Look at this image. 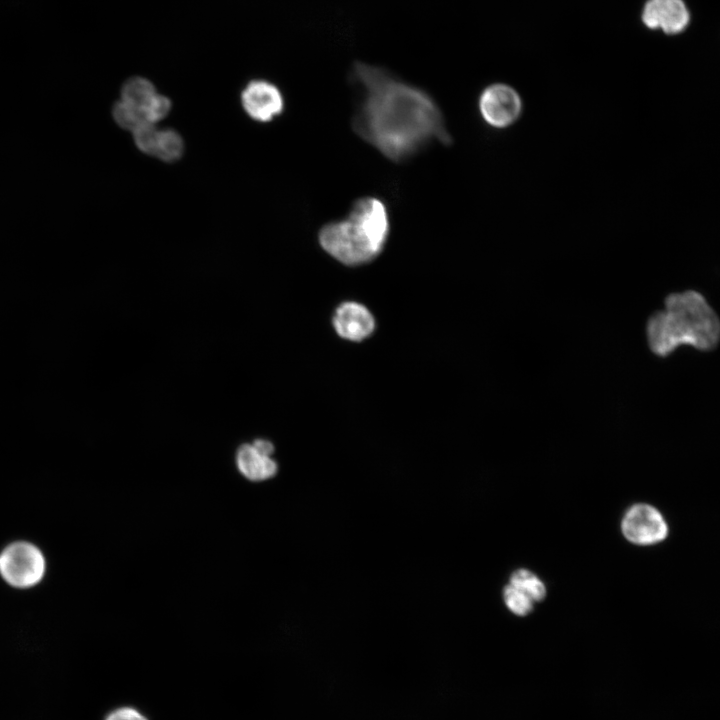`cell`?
Instances as JSON below:
<instances>
[{
  "label": "cell",
  "mask_w": 720,
  "mask_h": 720,
  "mask_svg": "<svg viewBox=\"0 0 720 720\" xmlns=\"http://www.w3.org/2000/svg\"><path fill=\"white\" fill-rule=\"evenodd\" d=\"M43 570L42 555L29 544H14L8 547L0 557L2 575L15 586L24 587L38 582Z\"/></svg>",
  "instance_id": "cell-4"
},
{
  "label": "cell",
  "mask_w": 720,
  "mask_h": 720,
  "mask_svg": "<svg viewBox=\"0 0 720 720\" xmlns=\"http://www.w3.org/2000/svg\"><path fill=\"white\" fill-rule=\"evenodd\" d=\"M106 720H148L143 714L131 707H122L112 711Z\"/></svg>",
  "instance_id": "cell-15"
},
{
  "label": "cell",
  "mask_w": 720,
  "mask_h": 720,
  "mask_svg": "<svg viewBox=\"0 0 720 720\" xmlns=\"http://www.w3.org/2000/svg\"><path fill=\"white\" fill-rule=\"evenodd\" d=\"M332 324L338 336L352 342L367 339L376 328L371 311L356 301H345L338 305L332 317Z\"/></svg>",
  "instance_id": "cell-9"
},
{
  "label": "cell",
  "mask_w": 720,
  "mask_h": 720,
  "mask_svg": "<svg viewBox=\"0 0 720 720\" xmlns=\"http://www.w3.org/2000/svg\"><path fill=\"white\" fill-rule=\"evenodd\" d=\"M621 528L630 542L641 545L660 542L668 533L667 524L660 512L647 504L632 506L624 515Z\"/></svg>",
  "instance_id": "cell-5"
},
{
  "label": "cell",
  "mask_w": 720,
  "mask_h": 720,
  "mask_svg": "<svg viewBox=\"0 0 720 720\" xmlns=\"http://www.w3.org/2000/svg\"><path fill=\"white\" fill-rule=\"evenodd\" d=\"M641 18L646 27L674 35L687 28L690 13L683 0H647Z\"/></svg>",
  "instance_id": "cell-10"
},
{
  "label": "cell",
  "mask_w": 720,
  "mask_h": 720,
  "mask_svg": "<svg viewBox=\"0 0 720 720\" xmlns=\"http://www.w3.org/2000/svg\"><path fill=\"white\" fill-rule=\"evenodd\" d=\"M121 101L150 124L164 118L171 107L170 100L158 94L153 84L142 77H133L125 82L121 90Z\"/></svg>",
  "instance_id": "cell-6"
},
{
  "label": "cell",
  "mask_w": 720,
  "mask_h": 720,
  "mask_svg": "<svg viewBox=\"0 0 720 720\" xmlns=\"http://www.w3.org/2000/svg\"><path fill=\"white\" fill-rule=\"evenodd\" d=\"M482 118L493 127H505L519 115L521 103L515 90L505 84L486 87L479 96Z\"/></svg>",
  "instance_id": "cell-7"
},
{
  "label": "cell",
  "mask_w": 720,
  "mask_h": 720,
  "mask_svg": "<svg viewBox=\"0 0 720 720\" xmlns=\"http://www.w3.org/2000/svg\"><path fill=\"white\" fill-rule=\"evenodd\" d=\"M390 233L389 213L377 197L355 201L345 218L319 232V243L331 257L347 266L368 264L379 256Z\"/></svg>",
  "instance_id": "cell-3"
},
{
  "label": "cell",
  "mask_w": 720,
  "mask_h": 720,
  "mask_svg": "<svg viewBox=\"0 0 720 720\" xmlns=\"http://www.w3.org/2000/svg\"><path fill=\"white\" fill-rule=\"evenodd\" d=\"M133 136L136 146L142 152L163 161H175L183 153V140L174 130H159L154 124H146L134 130Z\"/></svg>",
  "instance_id": "cell-12"
},
{
  "label": "cell",
  "mask_w": 720,
  "mask_h": 720,
  "mask_svg": "<svg viewBox=\"0 0 720 720\" xmlns=\"http://www.w3.org/2000/svg\"><path fill=\"white\" fill-rule=\"evenodd\" d=\"M510 585L525 593L534 603L545 598L546 589L543 582L532 572L526 569H518L512 573L509 579Z\"/></svg>",
  "instance_id": "cell-13"
},
{
  "label": "cell",
  "mask_w": 720,
  "mask_h": 720,
  "mask_svg": "<svg viewBox=\"0 0 720 720\" xmlns=\"http://www.w3.org/2000/svg\"><path fill=\"white\" fill-rule=\"evenodd\" d=\"M351 76L361 88L353 130L386 158L402 162L434 141L451 144L443 114L425 90L362 61L354 62Z\"/></svg>",
  "instance_id": "cell-1"
},
{
  "label": "cell",
  "mask_w": 720,
  "mask_h": 720,
  "mask_svg": "<svg viewBox=\"0 0 720 720\" xmlns=\"http://www.w3.org/2000/svg\"><path fill=\"white\" fill-rule=\"evenodd\" d=\"M503 598L507 608L518 616L527 615L534 606V602L525 593L510 584L504 587Z\"/></svg>",
  "instance_id": "cell-14"
},
{
  "label": "cell",
  "mask_w": 720,
  "mask_h": 720,
  "mask_svg": "<svg viewBox=\"0 0 720 720\" xmlns=\"http://www.w3.org/2000/svg\"><path fill=\"white\" fill-rule=\"evenodd\" d=\"M241 102L246 113L257 121H270L284 106L279 89L264 80L251 81L243 90Z\"/></svg>",
  "instance_id": "cell-11"
},
{
  "label": "cell",
  "mask_w": 720,
  "mask_h": 720,
  "mask_svg": "<svg viewBox=\"0 0 720 720\" xmlns=\"http://www.w3.org/2000/svg\"><path fill=\"white\" fill-rule=\"evenodd\" d=\"M274 446L269 440L256 439L243 444L236 452V466L248 480L260 482L271 479L278 471V465L272 458Z\"/></svg>",
  "instance_id": "cell-8"
},
{
  "label": "cell",
  "mask_w": 720,
  "mask_h": 720,
  "mask_svg": "<svg viewBox=\"0 0 720 720\" xmlns=\"http://www.w3.org/2000/svg\"><path fill=\"white\" fill-rule=\"evenodd\" d=\"M646 337L650 351L660 358L668 357L683 345L711 352L719 343L720 320L700 292L671 293L664 299V309L649 316Z\"/></svg>",
  "instance_id": "cell-2"
}]
</instances>
